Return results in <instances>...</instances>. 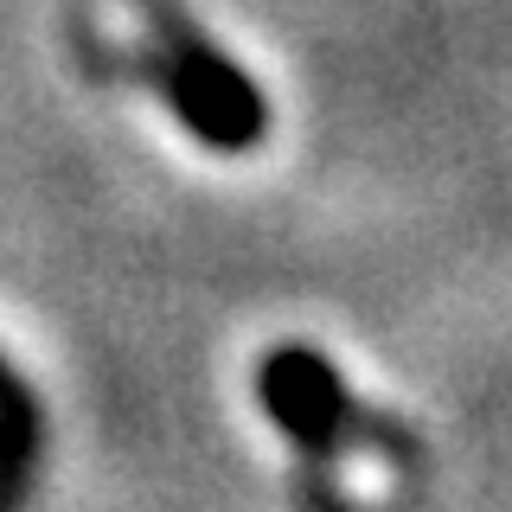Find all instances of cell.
<instances>
[{
	"label": "cell",
	"instance_id": "cell-1",
	"mask_svg": "<svg viewBox=\"0 0 512 512\" xmlns=\"http://www.w3.org/2000/svg\"><path fill=\"white\" fill-rule=\"evenodd\" d=\"M141 13V58L135 71L160 90L173 122L212 154H250L269 135V96L224 45L205 32L180 0H135Z\"/></svg>",
	"mask_w": 512,
	"mask_h": 512
},
{
	"label": "cell",
	"instance_id": "cell-2",
	"mask_svg": "<svg viewBox=\"0 0 512 512\" xmlns=\"http://www.w3.org/2000/svg\"><path fill=\"white\" fill-rule=\"evenodd\" d=\"M256 397H263L269 423L308 455H333L352 436V397L320 346H301V340L276 346L256 372Z\"/></svg>",
	"mask_w": 512,
	"mask_h": 512
}]
</instances>
